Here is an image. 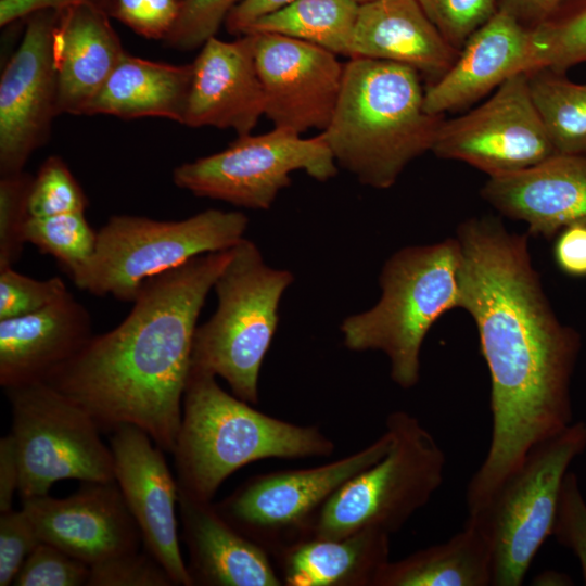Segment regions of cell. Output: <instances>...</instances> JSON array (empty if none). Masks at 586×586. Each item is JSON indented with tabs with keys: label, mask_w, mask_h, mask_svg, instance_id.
Returning a JSON list of instances; mask_svg holds the SVG:
<instances>
[{
	"label": "cell",
	"mask_w": 586,
	"mask_h": 586,
	"mask_svg": "<svg viewBox=\"0 0 586 586\" xmlns=\"http://www.w3.org/2000/svg\"><path fill=\"white\" fill-rule=\"evenodd\" d=\"M456 239L459 308L475 323L491 377V441L466 491L474 513L534 446L574 422L571 383L582 341L551 308L527 234L482 217L460 224Z\"/></svg>",
	"instance_id": "cell-1"
},
{
	"label": "cell",
	"mask_w": 586,
	"mask_h": 586,
	"mask_svg": "<svg viewBox=\"0 0 586 586\" xmlns=\"http://www.w3.org/2000/svg\"><path fill=\"white\" fill-rule=\"evenodd\" d=\"M232 247L195 256L149 279L126 318L94 335L44 381L100 430L131 424L173 454L196 322Z\"/></svg>",
	"instance_id": "cell-2"
},
{
	"label": "cell",
	"mask_w": 586,
	"mask_h": 586,
	"mask_svg": "<svg viewBox=\"0 0 586 586\" xmlns=\"http://www.w3.org/2000/svg\"><path fill=\"white\" fill-rule=\"evenodd\" d=\"M442 116L424 110L415 68L352 58L332 118L320 133L339 166L365 186L388 189L411 161L432 151Z\"/></svg>",
	"instance_id": "cell-3"
},
{
	"label": "cell",
	"mask_w": 586,
	"mask_h": 586,
	"mask_svg": "<svg viewBox=\"0 0 586 586\" xmlns=\"http://www.w3.org/2000/svg\"><path fill=\"white\" fill-rule=\"evenodd\" d=\"M334 448L319 426L264 413L215 375L190 369L173 453L178 488L189 496L212 501L232 473L255 461L329 457Z\"/></svg>",
	"instance_id": "cell-4"
},
{
	"label": "cell",
	"mask_w": 586,
	"mask_h": 586,
	"mask_svg": "<svg viewBox=\"0 0 586 586\" xmlns=\"http://www.w3.org/2000/svg\"><path fill=\"white\" fill-rule=\"evenodd\" d=\"M459 267L456 238L394 253L382 268L377 304L341 323L345 347L382 352L393 382L404 390L416 386L429 330L446 311L459 307Z\"/></svg>",
	"instance_id": "cell-5"
},
{
	"label": "cell",
	"mask_w": 586,
	"mask_h": 586,
	"mask_svg": "<svg viewBox=\"0 0 586 586\" xmlns=\"http://www.w3.org/2000/svg\"><path fill=\"white\" fill-rule=\"evenodd\" d=\"M293 280L289 270L268 266L251 240L234 245L213 286L217 308L196 327L190 369L224 379L234 396L257 405L260 367Z\"/></svg>",
	"instance_id": "cell-6"
},
{
	"label": "cell",
	"mask_w": 586,
	"mask_h": 586,
	"mask_svg": "<svg viewBox=\"0 0 586 586\" xmlns=\"http://www.w3.org/2000/svg\"><path fill=\"white\" fill-rule=\"evenodd\" d=\"M388 451L345 482L322 506L309 537L340 538L365 528L398 532L442 486L446 455L420 420L390 413Z\"/></svg>",
	"instance_id": "cell-7"
},
{
	"label": "cell",
	"mask_w": 586,
	"mask_h": 586,
	"mask_svg": "<svg viewBox=\"0 0 586 586\" xmlns=\"http://www.w3.org/2000/svg\"><path fill=\"white\" fill-rule=\"evenodd\" d=\"M247 226L243 213L213 208L182 220L114 215L98 231L93 256L72 281L92 295L132 303L149 279L195 256L233 247Z\"/></svg>",
	"instance_id": "cell-8"
},
{
	"label": "cell",
	"mask_w": 586,
	"mask_h": 586,
	"mask_svg": "<svg viewBox=\"0 0 586 586\" xmlns=\"http://www.w3.org/2000/svg\"><path fill=\"white\" fill-rule=\"evenodd\" d=\"M586 449V422L576 421L534 446L475 513L489 536L492 586H520L552 534L559 494L571 463Z\"/></svg>",
	"instance_id": "cell-9"
},
{
	"label": "cell",
	"mask_w": 586,
	"mask_h": 586,
	"mask_svg": "<svg viewBox=\"0 0 586 586\" xmlns=\"http://www.w3.org/2000/svg\"><path fill=\"white\" fill-rule=\"evenodd\" d=\"M5 392L22 500L48 495L61 480L115 481L112 450L84 409L46 382Z\"/></svg>",
	"instance_id": "cell-10"
},
{
	"label": "cell",
	"mask_w": 586,
	"mask_h": 586,
	"mask_svg": "<svg viewBox=\"0 0 586 586\" xmlns=\"http://www.w3.org/2000/svg\"><path fill=\"white\" fill-rule=\"evenodd\" d=\"M336 165L321 133L302 138L294 130L275 127L262 135L239 136L220 152L181 164L173 181L195 196L268 209L290 186L293 171L327 181L337 174Z\"/></svg>",
	"instance_id": "cell-11"
},
{
	"label": "cell",
	"mask_w": 586,
	"mask_h": 586,
	"mask_svg": "<svg viewBox=\"0 0 586 586\" xmlns=\"http://www.w3.org/2000/svg\"><path fill=\"white\" fill-rule=\"evenodd\" d=\"M392 441L385 428L366 447L334 461L252 476L215 506L232 526L273 556L309 537L324 502L345 482L381 459Z\"/></svg>",
	"instance_id": "cell-12"
},
{
	"label": "cell",
	"mask_w": 586,
	"mask_h": 586,
	"mask_svg": "<svg viewBox=\"0 0 586 586\" xmlns=\"http://www.w3.org/2000/svg\"><path fill=\"white\" fill-rule=\"evenodd\" d=\"M432 152L488 177L531 167L556 154L533 103L526 73L509 78L474 110L443 119Z\"/></svg>",
	"instance_id": "cell-13"
},
{
	"label": "cell",
	"mask_w": 586,
	"mask_h": 586,
	"mask_svg": "<svg viewBox=\"0 0 586 586\" xmlns=\"http://www.w3.org/2000/svg\"><path fill=\"white\" fill-rule=\"evenodd\" d=\"M56 12L27 18L22 41L0 78V175L23 171L50 135L56 107L52 33Z\"/></svg>",
	"instance_id": "cell-14"
},
{
	"label": "cell",
	"mask_w": 586,
	"mask_h": 586,
	"mask_svg": "<svg viewBox=\"0 0 586 586\" xmlns=\"http://www.w3.org/2000/svg\"><path fill=\"white\" fill-rule=\"evenodd\" d=\"M256 35L255 59L265 115L275 127L323 131L334 113L344 66L319 46L269 33Z\"/></svg>",
	"instance_id": "cell-15"
},
{
	"label": "cell",
	"mask_w": 586,
	"mask_h": 586,
	"mask_svg": "<svg viewBox=\"0 0 586 586\" xmlns=\"http://www.w3.org/2000/svg\"><path fill=\"white\" fill-rule=\"evenodd\" d=\"M114 475L142 536L144 549L166 570L176 586H192L182 558L176 517L178 485L164 451L142 429L113 430Z\"/></svg>",
	"instance_id": "cell-16"
},
{
	"label": "cell",
	"mask_w": 586,
	"mask_h": 586,
	"mask_svg": "<svg viewBox=\"0 0 586 586\" xmlns=\"http://www.w3.org/2000/svg\"><path fill=\"white\" fill-rule=\"evenodd\" d=\"M66 498L48 495L22 500L40 542L93 566L139 550L142 536L114 482H82Z\"/></svg>",
	"instance_id": "cell-17"
},
{
	"label": "cell",
	"mask_w": 586,
	"mask_h": 586,
	"mask_svg": "<svg viewBox=\"0 0 586 586\" xmlns=\"http://www.w3.org/2000/svg\"><path fill=\"white\" fill-rule=\"evenodd\" d=\"M256 35L233 41L209 38L193 61L183 125L251 133L265 115V92L256 59Z\"/></svg>",
	"instance_id": "cell-18"
},
{
	"label": "cell",
	"mask_w": 586,
	"mask_h": 586,
	"mask_svg": "<svg viewBox=\"0 0 586 586\" xmlns=\"http://www.w3.org/2000/svg\"><path fill=\"white\" fill-rule=\"evenodd\" d=\"M538 68L532 29L498 10L470 36L450 68L424 91V110L433 115L456 111L509 78Z\"/></svg>",
	"instance_id": "cell-19"
},
{
	"label": "cell",
	"mask_w": 586,
	"mask_h": 586,
	"mask_svg": "<svg viewBox=\"0 0 586 586\" xmlns=\"http://www.w3.org/2000/svg\"><path fill=\"white\" fill-rule=\"evenodd\" d=\"M481 195L504 216L524 221L528 234L552 238L586 221V155L556 153L531 167L489 177Z\"/></svg>",
	"instance_id": "cell-20"
},
{
	"label": "cell",
	"mask_w": 586,
	"mask_h": 586,
	"mask_svg": "<svg viewBox=\"0 0 586 586\" xmlns=\"http://www.w3.org/2000/svg\"><path fill=\"white\" fill-rule=\"evenodd\" d=\"M92 336L91 316L71 292L36 313L0 320V385L44 382Z\"/></svg>",
	"instance_id": "cell-21"
},
{
	"label": "cell",
	"mask_w": 586,
	"mask_h": 586,
	"mask_svg": "<svg viewBox=\"0 0 586 586\" xmlns=\"http://www.w3.org/2000/svg\"><path fill=\"white\" fill-rule=\"evenodd\" d=\"M182 539L192 586H281L270 553L232 526L212 501L178 488Z\"/></svg>",
	"instance_id": "cell-22"
},
{
	"label": "cell",
	"mask_w": 586,
	"mask_h": 586,
	"mask_svg": "<svg viewBox=\"0 0 586 586\" xmlns=\"http://www.w3.org/2000/svg\"><path fill=\"white\" fill-rule=\"evenodd\" d=\"M55 12L52 58L58 113L85 115L126 52L106 12L88 4Z\"/></svg>",
	"instance_id": "cell-23"
},
{
	"label": "cell",
	"mask_w": 586,
	"mask_h": 586,
	"mask_svg": "<svg viewBox=\"0 0 586 586\" xmlns=\"http://www.w3.org/2000/svg\"><path fill=\"white\" fill-rule=\"evenodd\" d=\"M458 55L459 50L446 41L417 0H373L359 5L351 59L403 64L435 81Z\"/></svg>",
	"instance_id": "cell-24"
},
{
	"label": "cell",
	"mask_w": 586,
	"mask_h": 586,
	"mask_svg": "<svg viewBox=\"0 0 586 586\" xmlns=\"http://www.w3.org/2000/svg\"><path fill=\"white\" fill-rule=\"evenodd\" d=\"M391 535L365 528L340 538L307 537L273 555L285 586H374L390 561Z\"/></svg>",
	"instance_id": "cell-25"
},
{
	"label": "cell",
	"mask_w": 586,
	"mask_h": 586,
	"mask_svg": "<svg viewBox=\"0 0 586 586\" xmlns=\"http://www.w3.org/2000/svg\"><path fill=\"white\" fill-rule=\"evenodd\" d=\"M192 75V63L175 65L126 52L85 115L161 117L182 124Z\"/></svg>",
	"instance_id": "cell-26"
},
{
	"label": "cell",
	"mask_w": 586,
	"mask_h": 586,
	"mask_svg": "<svg viewBox=\"0 0 586 586\" xmlns=\"http://www.w3.org/2000/svg\"><path fill=\"white\" fill-rule=\"evenodd\" d=\"M493 552L482 520L474 514L444 543L388 561L374 586H492Z\"/></svg>",
	"instance_id": "cell-27"
},
{
	"label": "cell",
	"mask_w": 586,
	"mask_h": 586,
	"mask_svg": "<svg viewBox=\"0 0 586 586\" xmlns=\"http://www.w3.org/2000/svg\"><path fill=\"white\" fill-rule=\"evenodd\" d=\"M359 5L355 0H294L258 20L245 34H277L351 56Z\"/></svg>",
	"instance_id": "cell-28"
},
{
	"label": "cell",
	"mask_w": 586,
	"mask_h": 586,
	"mask_svg": "<svg viewBox=\"0 0 586 586\" xmlns=\"http://www.w3.org/2000/svg\"><path fill=\"white\" fill-rule=\"evenodd\" d=\"M526 74L533 103L556 153L586 155V84L547 67Z\"/></svg>",
	"instance_id": "cell-29"
},
{
	"label": "cell",
	"mask_w": 586,
	"mask_h": 586,
	"mask_svg": "<svg viewBox=\"0 0 586 586\" xmlns=\"http://www.w3.org/2000/svg\"><path fill=\"white\" fill-rule=\"evenodd\" d=\"M97 239L98 231L89 225L85 213L30 216L26 226L27 243L55 258L71 279L93 256Z\"/></svg>",
	"instance_id": "cell-30"
},
{
	"label": "cell",
	"mask_w": 586,
	"mask_h": 586,
	"mask_svg": "<svg viewBox=\"0 0 586 586\" xmlns=\"http://www.w3.org/2000/svg\"><path fill=\"white\" fill-rule=\"evenodd\" d=\"M540 68L564 73L586 62V0H564L532 28Z\"/></svg>",
	"instance_id": "cell-31"
},
{
	"label": "cell",
	"mask_w": 586,
	"mask_h": 586,
	"mask_svg": "<svg viewBox=\"0 0 586 586\" xmlns=\"http://www.w3.org/2000/svg\"><path fill=\"white\" fill-rule=\"evenodd\" d=\"M87 206L88 199L67 164L58 155L49 156L33 179L28 200L30 216L85 213Z\"/></svg>",
	"instance_id": "cell-32"
},
{
	"label": "cell",
	"mask_w": 586,
	"mask_h": 586,
	"mask_svg": "<svg viewBox=\"0 0 586 586\" xmlns=\"http://www.w3.org/2000/svg\"><path fill=\"white\" fill-rule=\"evenodd\" d=\"M34 176L23 171L0 178V269L21 258L30 218L28 200Z\"/></svg>",
	"instance_id": "cell-33"
},
{
	"label": "cell",
	"mask_w": 586,
	"mask_h": 586,
	"mask_svg": "<svg viewBox=\"0 0 586 586\" xmlns=\"http://www.w3.org/2000/svg\"><path fill=\"white\" fill-rule=\"evenodd\" d=\"M417 1L446 41L459 51L498 11V0Z\"/></svg>",
	"instance_id": "cell-34"
},
{
	"label": "cell",
	"mask_w": 586,
	"mask_h": 586,
	"mask_svg": "<svg viewBox=\"0 0 586 586\" xmlns=\"http://www.w3.org/2000/svg\"><path fill=\"white\" fill-rule=\"evenodd\" d=\"M68 292L60 277L37 280L13 267L0 269V320L36 313Z\"/></svg>",
	"instance_id": "cell-35"
},
{
	"label": "cell",
	"mask_w": 586,
	"mask_h": 586,
	"mask_svg": "<svg viewBox=\"0 0 586 586\" xmlns=\"http://www.w3.org/2000/svg\"><path fill=\"white\" fill-rule=\"evenodd\" d=\"M90 566L62 549L39 543L20 569L16 586H81L87 585Z\"/></svg>",
	"instance_id": "cell-36"
},
{
	"label": "cell",
	"mask_w": 586,
	"mask_h": 586,
	"mask_svg": "<svg viewBox=\"0 0 586 586\" xmlns=\"http://www.w3.org/2000/svg\"><path fill=\"white\" fill-rule=\"evenodd\" d=\"M241 0H182L178 20L164 40L170 48L191 51L214 37Z\"/></svg>",
	"instance_id": "cell-37"
},
{
	"label": "cell",
	"mask_w": 586,
	"mask_h": 586,
	"mask_svg": "<svg viewBox=\"0 0 586 586\" xmlns=\"http://www.w3.org/2000/svg\"><path fill=\"white\" fill-rule=\"evenodd\" d=\"M88 586H170L166 570L145 549L90 566Z\"/></svg>",
	"instance_id": "cell-38"
},
{
	"label": "cell",
	"mask_w": 586,
	"mask_h": 586,
	"mask_svg": "<svg viewBox=\"0 0 586 586\" xmlns=\"http://www.w3.org/2000/svg\"><path fill=\"white\" fill-rule=\"evenodd\" d=\"M551 535L575 555L586 585V501L574 472L563 479Z\"/></svg>",
	"instance_id": "cell-39"
},
{
	"label": "cell",
	"mask_w": 586,
	"mask_h": 586,
	"mask_svg": "<svg viewBox=\"0 0 586 586\" xmlns=\"http://www.w3.org/2000/svg\"><path fill=\"white\" fill-rule=\"evenodd\" d=\"M182 0H114L111 17L149 39L165 40L173 30Z\"/></svg>",
	"instance_id": "cell-40"
},
{
	"label": "cell",
	"mask_w": 586,
	"mask_h": 586,
	"mask_svg": "<svg viewBox=\"0 0 586 586\" xmlns=\"http://www.w3.org/2000/svg\"><path fill=\"white\" fill-rule=\"evenodd\" d=\"M39 543L23 509L0 512V586L13 584L23 563Z\"/></svg>",
	"instance_id": "cell-41"
},
{
	"label": "cell",
	"mask_w": 586,
	"mask_h": 586,
	"mask_svg": "<svg viewBox=\"0 0 586 586\" xmlns=\"http://www.w3.org/2000/svg\"><path fill=\"white\" fill-rule=\"evenodd\" d=\"M553 258L564 273L586 277V221L566 226L557 234Z\"/></svg>",
	"instance_id": "cell-42"
},
{
	"label": "cell",
	"mask_w": 586,
	"mask_h": 586,
	"mask_svg": "<svg viewBox=\"0 0 586 586\" xmlns=\"http://www.w3.org/2000/svg\"><path fill=\"white\" fill-rule=\"evenodd\" d=\"M113 3L114 0H0V25L8 26L38 11H58L75 4L95 7L111 16Z\"/></svg>",
	"instance_id": "cell-43"
},
{
	"label": "cell",
	"mask_w": 586,
	"mask_h": 586,
	"mask_svg": "<svg viewBox=\"0 0 586 586\" xmlns=\"http://www.w3.org/2000/svg\"><path fill=\"white\" fill-rule=\"evenodd\" d=\"M294 0H241L226 18L227 30L244 35L258 20L290 4Z\"/></svg>",
	"instance_id": "cell-44"
},
{
	"label": "cell",
	"mask_w": 586,
	"mask_h": 586,
	"mask_svg": "<svg viewBox=\"0 0 586 586\" xmlns=\"http://www.w3.org/2000/svg\"><path fill=\"white\" fill-rule=\"evenodd\" d=\"M564 0H498L501 10L532 29L545 22Z\"/></svg>",
	"instance_id": "cell-45"
},
{
	"label": "cell",
	"mask_w": 586,
	"mask_h": 586,
	"mask_svg": "<svg viewBox=\"0 0 586 586\" xmlns=\"http://www.w3.org/2000/svg\"><path fill=\"white\" fill-rule=\"evenodd\" d=\"M18 466L11 435L0 440V512L12 509L15 491L18 489Z\"/></svg>",
	"instance_id": "cell-46"
},
{
	"label": "cell",
	"mask_w": 586,
	"mask_h": 586,
	"mask_svg": "<svg viewBox=\"0 0 586 586\" xmlns=\"http://www.w3.org/2000/svg\"><path fill=\"white\" fill-rule=\"evenodd\" d=\"M357 3L359 4H362V3H366V2H370V1H373V0H355Z\"/></svg>",
	"instance_id": "cell-47"
}]
</instances>
